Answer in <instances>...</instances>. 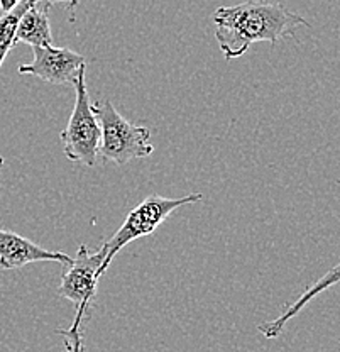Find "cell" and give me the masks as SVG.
<instances>
[{
  "instance_id": "obj_2",
  "label": "cell",
  "mask_w": 340,
  "mask_h": 352,
  "mask_svg": "<svg viewBox=\"0 0 340 352\" xmlns=\"http://www.w3.org/2000/svg\"><path fill=\"white\" fill-rule=\"evenodd\" d=\"M105 244L97 252H90L85 244L78 248V252L71 261L65 264V273L61 278V285L58 288V295L75 303L76 315L73 325L69 329L58 330L63 336L65 346L68 351H82V324L85 320L89 308L97 296V286L100 280V266L105 258Z\"/></svg>"
},
{
  "instance_id": "obj_4",
  "label": "cell",
  "mask_w": 340,
  "mask_h": 352,
  "mask_svg": "<svg viewBox=\"0 0 340 352\" xmlns=\"http://www.w3.org/2000/svg\"><path fill=\"white\" fill-rule=\"evenodd\" d=\"M203 198L202 193H190V195L180 198H166L159 195L146 197L134 210L129 212L120 229L105 242V258L100 266V274L109 270L113 258L120 249L126 248L133 241L141 239V237L151 236L156 229L164 222L177 208L186 204H196Z\"/></svg>"
},
{
  "instance_id": "obj_10",
  "label": "cell",
  "mask_w": 340,
  "mask_h": 352,
  "mask_svg": "<svg viewBox=\"0 0 340 352\" xmlns=\"http://www.w3.org/2000/svg\"><path fill=\"white\" fill-rule=\"evenodd\" d=\"M32 2H34V0H21L10 12H5L0 16V68H2L3 61H5L10 50H12L14 46H17V22H19L23 12Z\"/></svg>"
},
{
  "instance_id": "obj_6",
  "label": "cell",
  "mask_w": 340,
  "mask_h": 352,
  "mask_svg": "<svg viewBox=\"0 0 340 352\" xmlns=\"http://www.w3.org/2000/svg\"><path fill=\"white\" fill-rule=\"evenodd\" d=\"M34 60L32 63L19 65L21 75H32L54 85H73L78 75L87 69V60L76 51L68 47L31 46Z\"/></svg>"
},
{
  "instance_id": "obj_3",
  "label": "cell",
  "mask_w": 340,
  "mask_h": 352,
  "mask_svg": "<svg viewBox=\"0 0 340 352\" xmlns=\"http://www.w3.org/2000/svg\"><path fill=\"white\" fill-rule=\"evenodd\" d=\"M100 124V146L98 154L105 161L127 164L133 160L148 157L155 153L151 144V131L144 126L129 122L111 100L93 105Z\"/></svg>"
},
{
  "instance_id": "obj_12",
  "label": "cell",
  "mask_w": 340,
  "mask_h": 352,
  "mask_svg": "<svg viewBox=\"0 0 340 352\" xmlns=\"http://www.w3.org/2000/svg\"><path fill=\"white\" fill-rule=\"evenodd\" d=\"M46 2H49V3H56V2H65L68 6V0H46Z\"/></svg>"
},
{
  "instance_id": "obj_11",
  "label": "cell",
  "mask_w": 340,
  "mask_h": 352,
  "mask_svg": "<svg viewBox=\"0 0 340 352\" xmlns=\"http://www.w3.org/2000/svg\"><path fill=\"white\" fill-rule=\"evenodd\" d=\"M19 2L21 0H0V10H2V14L10 12Z\"/></svg>"
},
{
  "instance_id": "obj_8",
  "label": "cell",
  "mask_w": 340,
  "mask_h": 352,
  "mask_svg": "<svg viewBox=\"0 0 340 352\" xmlns=\"http://www.w3.org/2000/svg\"><path fill=\"white\" fill-rule=\"evenodd\" d=\"M49 7L51 3L46 0H34L24 10L19 22H17V44L23 43L27 46H47V44L54 43L53 34H51Z\"/></svg>"
},
{
  "instance_id": "obj_5",
  "label": "cell",
  "mask_w": 340,
  "mask_h": 352,
  "mask_svg": "<svg viewBox=\"0 0 340 352\" xmlns=\"http://www.w3.org/2000/svg\"><path fill=\"white\" fill-rule=\"evenodd\" d=\"M85 72H82L73 83L75 87V105L69 116L67 129L61 132L63 153L73 163H83L85 166H95L100 146V124L97 113L90 102L89 88H87Z\"/></svg>"
},
{
  "instance_id": "obj_7",
  "label": "cell",
  "mask_w": 340,
  "mask_h": 352,
  "mask_svg": "<svg viewBox=\"0 0 340 352\" xmlns=\"http://www.w3.org/2000/svg\"><path fill=\"white\" fill-rule=\"evenodd\" d=\"M41 261H54L65 266L71 261V258L65 252L47 251L19 234L0 229V267L2 270H21L27 264Z\"/></svg>"
},
{
  "instance_id": "obj_9",
  "label": "cell",
  "mask_w": 340,
  "mask_h": 352,
  "mask_svg": "<svg viewBox=\"0 0 340 352\" xmlns=\"http://www.w3.org/2000/svg\"><path fill=\"white\" fill-rule=\"evenodd\" d=\"M339 271H340V266L332 267L330 271H328L327 274H324V276L320 278V280L317 281L315 285L310 286L308 289H306L305 293H303L302 296H299L296 302L291 303V305H288L284 308L283 314L280 315L277 318H274L271 322H264V324L258 325V330L262 333V336L266 337V339H274V337L280 336L281 332H283L284 325H286V322H290L291 318L296 317V315L302 311V308L305 305H308L310 302H312L313 298H315L317 295H320L321 292H324L325 288H328V286H334L337 285L339 281Z\"/></svg>"
},
{
  "instance_id": "obj_1",
  "label": "cell",
  "mask_w": 340,
  "mask_h": 352,
  "mask_svg": "<svg viewBox=\"0 0 340 352\" xmlns=\"http://www.w3.org/2000/svg\"><path fill=\"white\" fill-rule=\"evenodd\" d=\"M215 38L225 60L247 53L251 44L268 41L273 46L283 38H293L298 28H312L299 14L281 3L246 0L237 6L218 7L214 12Z\"/></svg>"
},
{
  "instance_id": "obj_13",
  "label": "cell",
  "mask_w": 340,
  "mask_h": 352,
  "mask_svg": "<svg viewBox=\"0 0 340 352\" xmlns=\"http://www.w3.org/2000/svg\"><path fill=\"white\" fill-rule=\"evenodd\" d=\"M2 164H3V157L0 156V166H2Z\"/></svg>"
}]
</instances>
